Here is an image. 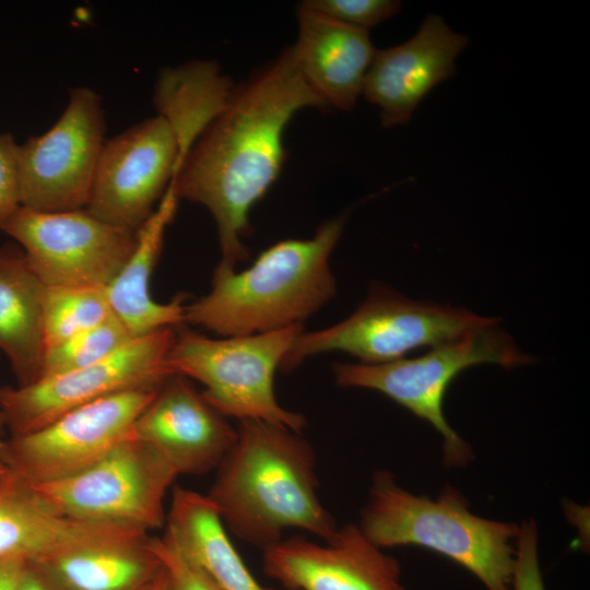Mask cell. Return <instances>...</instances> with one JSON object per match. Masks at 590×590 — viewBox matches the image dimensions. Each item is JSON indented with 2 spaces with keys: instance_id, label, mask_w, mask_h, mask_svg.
Returning a JSON list of instances; mask_svg holds the SVG:
<instances>
[{
  "instance_id": "6da1fadb",
  "label": "cell",
  "mask_w": 590,
  "mask_h": 590,
  "mask_svg": "<svg viewBox=\"0 0 590 590\" xmlns=\"http://www.w3.org/2000/svg\"><path fill=\"white\" fill-rule=\"evenodd\" d=\"M327 104L309 86L288 47L234 86L225 109L194 142L172 179L179 199L205 206L215 221L217 264L235 269L248 257L249 212L278 178L283 134L293 116Z\"/></svg>"
},
{
  "instance_id": "7a4b0ae2",
  "label": "cell",
  "mask_w": 590,
  "mask_h": 590,
  "mask_svg": "<svg viewBox=\"0 0 590 590\" xmlns=\"http://www.w3.org/2000/svg\"><path fill=\"white\" fill-rule=\"evenodd\" d=\"M236 429L208 494L225 528L261 550L286 529L330 540L338 527L317 493L312 446L298 432L264 421H239Z\"/></svg>"
},
{
  "instance_id": "3957f363",
  "label": "cell",
  "mask_w": 590,
  "mask_h": 590,
  "mask_svg": "<svg viewBox=\"0 0 590 590\" xmlns=\"http://www.w3.org/2000/svg\"><path fill=\"white\" fill-rule=\"evenodd\" d=\"M344 221L322 223L308 239L279 241L243 271L216 267L210 291L186 305L185 322L221 337L303 324L335 294L329 259Z\"/></svg>"
},
{
  "instance_id": "277c9868",
  "label": "cell",
  "mask_w": 590,
  "mask_h": 590,
  "mask_svg": "<svg viewBox=\"0 0 590 590\" xmlns=\"http://www.w3.org/2000/svg\"><path fill=\"white\" fill-rule=\"evenodd\" d=\"M358 527L380 548L426 547L468 569L486 590H512V541L520 526L472 514L455 488L430 499L405 491L391 473L377 471Z\"/></svg>"
},
{
  "instance_id": "5b68a950",
  "label": "cell",
  "mask_w": 590,
  "mask_h": 590,
  "mask_svg": "<svg viewBox=\"0 0 590 590\" xmlns=\"http://www.w3.org/2000/svg\"><path fill=\"white\" fill-rule=\"evenodd\" d=\"M497 322L471 331L453 341L433 346L418 357L367 365L334 363L335 382L342 388L381 392L418 418L428 422L444 439V461L463 467L472 459L470 446L446 421L442 402L448 387L463 370L482 364L505 368L532 363Z\"/></svg>"
},
{
  "instance_id": "8992f818",
  "label": "cell",
  "mask_w": 590,
  "mask_h": 590,
  "mask_svg": "<svg viewBox=\"0 0 590 590\" xmlns=\"http://www.w3.org/2000/svg\"><path fill=\"white\" fill-rule=\"evenodd\" d=\"M303 324L235 337L176 334L168 355L174 375L199 381L204 400L225 417L258 420L300 433L305 417L283 408L274 394V374Z\"/></svg>"
},
{
  "instance_id": "52a82bcc",
  "label": "cell",
  "mask_w": 590,
  "mask_h": 590,
  "mask_svg": "<svg viewBox=\"0 0 590 590\" xmlns=\"http://www.w3.org/2000/svg\"><path fill=\"white\" fill-rule=\"evenodd\" d=\"M497 322L464 308L414 302L381 285L346 319L324 329L302 332L284 356L280 370L295 369L308 357L343 352L375 365L394 362L416 349L453 341Z\"/></svg>"
},
{
  "instance_id": "ba28073f",
  "label": "cell",
  "mask_w": 590,
  "mask_h": 590,
  "mask_svg": "<svg viewBox=\"0 0 590 590\" xmlns=\"http://www.w3.org/2000/svg\"><path fill=\"white\" fill-rule=\"evenodd\" d=\"M177 476L161 453L132 436L76 474L25 484L68 517L149 533L165 524V499Z\"/></svg>"
},
{
  "instance_id": "9c48e42d",
  "label": "cell",
  "mask_w": 590,
  "mask_h": 590,
  "mask_svg": "<svg viewBox=\"0 0 590 590\" xmlns=\"http://www.w3.org/2000/svg\"><path fill=\"white\" fill-rule=\"evenodd\" d=\"M174 328L133 338L107 357L76 369L0 390L7 436H22L81 405L121 391L162 386L174 373L168 355Z\"/></svg>"
},
{
  "instance_id": "30bf717a",
  "label": "cell",
  "mask_w": 590,
  "mask_h": 590,
  "mask_svg": "<svg viewBox=\"0 0 590 590\" xmlns=\"http://www.w3.org/2000/svg\"><path fill=\"white\" fill-rule=\"evenodd\" d=\"M158 387L121 391L73 409L46 426L0 441L12 476L44 483L76 474L132 437L133 427Z\"/></svg>"
},
{
  "instance_id": "8fae6325",
  "label": "cell",
  "mask_w": 590,
  "mask_h": 590,
  "mask_svg": "<svg viewBox=\"0 0 590 590\" xmlns=\"http://www.w3.org/2000/svg\"><path fill=\"white\" fill-rule=\"evenodd\" d=\"M105 130L101 96L88 87L72 88L54 126L20 144L21 206L39 212L85 209Z\"/></svg>"
},
{
  "instance_id": "7c38bea8",
  "label": "cell",
  "mask_w": 590,
  "mask_h": 590,
  "mask_svg": "<svg viewBox=\"0 0 590 590\" xmlns=\"http://www.w3.org/2000/svg\"><path fill=\"white\" fill-rule=\"evenodd\" d=\"M3 233L20 245L45 286L106 288L135 244V232L86 209L39 212L21 206Z\"/></svg>"
},
{
  "instance_id": "4fadbf2b",
  "label": "cell",
  "mask_w": 590,
  "mask_h": 590,
  "mask_svg": "<svg viewBox=\"0 0 590 590\" xmlns=\"http://www.w3.org/2000/svg\"><path fill=\"white\" fill-rule=\"evenodd\" d=\"M177 154L173 131L157 115L105 140L85 209L137 232L174 178Z\"/></svg>"
},
{
  "instance_id": "5bb4252c",
  "label": "cell",
  "mask_w": 590,
  "mask_h": 590,
  "mask_svg": "<svg viewBox=\"0 0 590 590\" xmlns=\"http://www.w3.org/2000/svg\"><path fill=\"white\" fill-rule=\"evenodd\" d=\"M323 542L282 539L262 550L263 570L288 590H406L399 562L358 524L338 528Z\"/></svg>"
},
{
  "instance_id": "9a60e30c",
  "label": "cell",
  "mask_w": 590,
  "mask_h": 590,
  "mask_svg": "<svg viewBox=\"0 0 590 590\" xmlns=\"http://www.w3.org/2000/svg\"><path fill=\"white\" fill-rule=\"evenodd\" d=\"M132 436L161 453L179 474L216 470L237 429L189 382L174 375L138 417Z\"/></svg>"
},
{
  "instance_id": "2e32d148",
  "label": "cell",
  "mask_w": 590,
  "mask_h": 590,
  "mask_svg": "<svg viewBox=\"0 0 590 590\" xmlns=\"http://www.w3.org/2000/svg\"><path fill=\"white\" fill-rule=\"evenodd\" d=\"M469 43L430 14L405 43L376 49L362 94L380 109L384 127L408 122L421 101L456 73V59Z\"/></svg>"
},
{
  "instance_id": "e0dca14e",
  "label": "cell",
  "mask_w": 590,
  "mask_h": 590,
  "mask_svg": "<svg viewBox=\"0 0 590 590\" xmlns=\"http://www.w3.org/2000/svg\"><path fill=\"white\" fill-rule=\"evenodd\" d=\"M149 538L139 529L57 512L14 476L0 484V558L44 564L88 547L140 544Z\"/></svg>"
},
{
  "instance_id": "ac0fdd59",
  "label": "cell",
  "mask_w": 590,
  "mask_h": 590,
  "mask_svg": "<svg viewBox=\"0 0 590 590\" xmlns=\"http://www.w3.org/2000/svg\"><path fill=\"white\" fill-rule=\"evenodd\" d=\"M298 36L292 52L302 75L327 104L351 110L375 55L368 32L297 5Z\"/></svg>"
},
{
  "instance_id": "d6986e66",
  "label": "cell",
  "mask_w": 590,
  "mask_h": 590,
  "mask_svg": "<svg viewBox=\"0 0 590 590\" xmlns=\"http://www.w3.org/2000/svg\"><path fill=\"white\" fill-rule=\"evenodd\" d=\"M179 200L170 181L155 210L135 232V244L126 263L105 288L113 315L132 338L185 322L182 294L168 303H160L153 299L150 291L165 233L176 214Z\"/></svg>"
},
{
  "instance_id": "ffe728a7",
  "label": "cell",
  "mask_w": 590,
  "mask_h": 590,
  "mask_svg": "<svg viewBox=\"0 0 590 590\" xmlns=\"http://www.w3.org/2000/svg\"><path fill=\"white\" fill-rule=\"evenodd\" d=\"M163 538L221 590H276L261 586L233 545L208 495L173 487Z\"/></svg>"
},
{
  "instance_id": "44dd1931",
  "label": "cell",
  "mask_w": 590,
  "mask_h": 590,
  "mask_svg": "<svg viewBox=\"0 0 590 590\" xmlns=\"http://www.w3.org/2000/svg\"><path fill=\"white\" fill-rule=\"evenodd\" d=\"M44 288L21 248L0 247V352L16 386L30 385L40 376Z\"/></svg>"
},
{
  "instance_id": "7402d4cb",
  "label": "cell",
  "mask_w": 590,
  "mask_h": 590,
  "mask_svg": "<svg viewBox=\"0 0 590 590\" xmlns=\"http://www.w3.org/2000/svg\"><path fill=\"white\" fill-rule=\"evenodd\" d=\"M234 86L213 61L192 60L160 70L153 104L177 143L175 175L198 138L225 109Z\"/></svg>"
},
{
  "instance_id": "603a6c76",
  "label": "cell",
  "mask_w": 590,
  "mask_h": 590,
  "mask_svg": "<svg viewBox=\"0 0 590 590\" xmlns=\"http://www.w3.org/2000/svg\"><path fill=\"white\" fill-rule=\"evenodd\" d=\"M148 541L88 547L35 565L64 590H138L162 570Z\"/></svg>"
},
{
  "instance_id": "cb8c5ba5",
  "label": "cell",
  "mask_w": 590,
  "mask_h": 590,
  "mask_svg": "<svg viewBox=\"0 0 590 590\" xmlns=\"http://www.w3.org/2000/svg\"><path fill=\"white\" fill-rule=\"evenodd\" d=\"M42 309L45 351L113 316L105 288L96 287L45 286Z\"/></svg>"
},
{
  "instance_id": "d4e9b609",
  "label": "cell",
  "mask_w": 590,
  "mask_h": 590,
  "mask_svg": "<svg viewBox=\"0 0 590 590\" xmlns=\"http://www.w3.org/2000/svg\"><path fill=\"white\" fill-rule=\"evenodd\" d=\"M132 339L123 324L113 315L103 322L47 349L43 356L39 378L96 363Z\"/></svg>"
},
{
  "instance_id": "484cf974",
  "label": "cell",
  "mask_w": 590,
  "mask_h": 590,
  "mask_svg": "<svg viewBox=\"0 0 590 590\" xmlns=\"http://www.w3.org/2000/svg\"><path fill=\"white\" fill-rule=\"evenodd\" d=\"M303 3L327 17L365 31L396 15L401 8V2L394 0H307Z\"/></svg>"
},
{
  "instance_id": "4316f807",
  "label": "cell",
  "mask_w": 590,
  "mask_h": 590,
  "mask_svg": "<svg viewBox=\"0 0 590 590\" xmlns=\"http://www.w3.org/2000/svg\"><path fill=\"white\" fill-rule=\"evenodd\" d=\"M148 545L157 557L170 590H221L163 536H150Z\"/></svg>"
},
{
  "instance_id": "83f0119b",
  "label": "cell",
  "mask_w": 590,
  "mask_h": 590,
  "mask_svg": "<svg viewBox=\"0 0 590 590\" xmlns=\"http://www.w3.org/2000/svg\"><path fill=\"white\" fill-rule=\"evenodd\" d=\"M512 590H545L538 555V530L533 520L524 521L516 539Z\"/></svg>"
},
{
  "instance_id": "f1b7e54d",
  "label": "cell",
  "mask_w": 590,
  "mask_h": 590,
  "mask_svg": "<svg viewBox=\"0 0 590 590\" xmlns=\"http://www.w3.org/2000/svg\"><path fill=\"white\" fill-rule=\"evenodd\" d=\"M20 144L10 133H0V233L21 208L19 184Z\"/></svg>"
},
{
  "instance_id": "f546056e",
  "label": "cell",
  "mask_w": 590,
  "mask_h": 590,
  "mask_svg": "<svg viewBox=\"0 0 590 590\" xmlns=\"http://www.w3.org/2000/svg\"><path fill=\"white\" fill-rule=\"evenodd\" d=\"M17 590H64L42 567L27 563Z\"/></svg>"
},
{
  "instance_id": "4dcf8cb0",
  "label": "cell",
  "mask_w": 590,
  "mask_h": 590,
  "mask_svg": "<svg viewBox=\"0 0 590 590\" xmlns=\"http://www.w3.org/2000/svg\"><path fill=\"white\" fill-rule=\"evenodd\" d=\"M26 564L19 558H0V590H17Z\"/></svg>"
},
{
  "instance_id": "1f68e13d",
  "label": "cell",
  "mask_w": 590,
  "mask_h": 590,
  "mask_svg": "<svg viewBox=\"0 0 590 590\" xmlns=\"http://www.w3.org/2000/svg\"><path fill=\"white\" fill-rule=\"evenodd\" d=\"M162 567V566H161ZM138 590H170L166 580V577L163 573V569L161 573L149 583L143 586L142 588Z\"/></svg>"
},
{
  "instance_id": "d6a6232c",
  "label": "cell",
  "mask_w": 590,
  "mask_h": 590,
  "mask_svg": "<svg viewBox=\"0 0 590 590\" xmlns=\"http://www.w3.org/2000/svg\"><path fill=\"white\" fill-rule=\"evenodd\" d=\"M12 474L9 471L7 464L4 463L1 453H0V484L11 477Z\"/></svg>"
},
{
  "instance_id": "836d02e7",
  "label": "cell",
  "mask_w": 590,
  "mask_h": 590,
  "mask_svg": "<svg viewBox=\"0 0 590 590\" xmlns=\"http://www.w3.org/2000/svg\"><path fill=\"white\" fill-rule=\"evenodd\" d=\"M1 388L2 387L0 386V390ZM5 437H7L5 424H4L2 412L0 410V441L3 440Z\"/></svg>"
}]
</instances>
